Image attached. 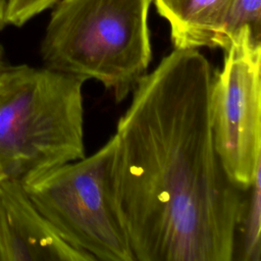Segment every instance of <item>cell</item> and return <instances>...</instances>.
<instances>
[{
	"mask_svg": "<svg viewBox=\"0 0 261 261\" xmlns=\"http://www.w3.org/2000/svg\"><path fill=\"white\" fill-rule=\"evenodd\" d=\"M58 0H7L6 22L22 27L44 10L53 7Z\"/></svg>",
	"mask_w": 261,
	"mask_h": 261,
	"instance_id": "10",
	"label": "cell"
},
{
	"mask_svg": "<svg viewBox=\"0 0 261 261\" xmlns=\"http://www.w3.org/2000/svg\"><path fill=\"white\" fill-rule=\"evenodd\" d=\"M223 51L210 88L212 136L225 173L246 191L261 172V39L244 28Z\"/></svg>",
	"mask_w": 261,
	"mask_h": 261,
	"instance_id": "5",
	"label": "cell"
},
{
	"mask_svg": "<svg viewBox=\"0 0 261 261\" xmlns=\"http://www.w3.org/2000/svg\"><path fill=\"white\" fill-rule=\"evenodd\" d=\"M213 73L199 50L173 49L117 121L114 199L136 261L234 260L246 191L214 147Z\"/></svg>",
	"mask_w": 261,
	"mask_h": 261,
	"instance_id": "1",
	"label": "cell"
},
{
	"mask_svg": "<svg viewBox=\"0 0 261 261\" xmlns=\"http://www.w3.org/2000/svg\"><path fill=\"white\" fill-rule=\"evenodd\" d=\"M116 138L98 151L22 184L59 237L94 261H136L113 186Z\"/></svg>",
	"mask_w": 261,
	"mask_h": 261,
	"instance_id": "4",
	"label": "cell"
},
{
	"mask_svg": "<svg viewBox=\"0 0 261 261\" xmlns=\"http://www.w3.org/2000/svg\"><path fill=\"white\" fill-rule=\"evenodd\" d=\"M0 261H94L63 241L20 182L0 178Z\"/></svg>",
	"mask_w": 261,
	"mask_h": 261,
	"instance_id": "6",
	"label": "cell"
},
{
	"mask_svg": "<svg viewBox=\"0 0 261 261\" xmlns=\"http://www.w3.org/2000/svg\"><path fill=\"white\" fill-rule=\"evenodd\" d=\"M261 173V172H260ZM260 173L246 190L242 216L238 225L236 253L239 260L260 261L261 259V185Z\"/></svg>",
	"mask_w": 261,
	"mask_h": 261,
	"instance_id": "8",
	"label": "cell"
},
{
	"mask_svg": "<svg viewBox=\"0 0 261 261\" xmlns=\"http://www.w3.org/2000/svg\"><path fill=\"white\" fill-rule=\"evenodd\" d=\"M5 64L3 63V58H2V50H1V48H0V74H1V71H2V69H3V66H4Z\"/></svg>",
	"mask_w": 261,
	"mask_h": 261,
	"instance_id": "12",
	"label": "cell"
},
{
	"mask_svg": "<svg viewBox=\"0 0 261 261\" xmlns=\"http://www.w3.org/2000/svg\"><path fill=\"white\" fill-rule=\"evenodd\" d=\"M85 82L44 66H3L0 178L22 185L86 156Z\"/></svg>",
	"mask_w": 261,
	"mask_h": 261,
	"instance_id": "2",
	"label": "cell"
},
{
	"mask_svg": "<svg viewBox=\"0 0 261 261\" xmlns=\"http://www.w3.org/2000/svg\"><path fill=\"white\" fill-rule=\"evenodd\" d=\"M167 21L174 49H224L223 31L232 0H152Z\"/></svg>",
	"mask_w": 261,
	"mask_h": 261,
	"instance_id": "7",
	"label": "cell"
},
{
	"mask_svg": "<svg viewBox=\"0 0 261 261\" xmlns=\"http://www.w3.org/2000/svg\"><path fill=\"white\" fill-rule=\"evenodd\" d=\"M152 0H58L40 54L49 69L101 83L124 100L152 60Z\"/></svg>",
	"mask_w": 261,
	"mask_h": 261,
	"instance_id": "3",
	"label": "cell"
},
{
	"mask_svg": "<svg viewBox=\"0 0 261 261\" xmlns=\"http://www.w3.org/2000/svg\"><path fill=\"white\" fill-rule=\"evenodd\" d=\"M6 8H7V0H0V31L7 24Z\"/></svg>",
	"mask_w": 261,
	"mask_h": 261,
	"instance_id": "11",
	"label": "cell"
},
{
	"mask_svg": "<svg viewBox=\"0 0 261 261\" xmlns=\"http://www.w3.org/2000/svg\"><path fill=\"white\" fill-rule=\"evenodd\" d=\"M249 28L261 37V0H232L224 25V48L242 29Z\"/></svg>",
	"mask_w": 261,
	"mask_h": 261,
	"instance_id": "9",
	"label": "cell"
}]
</instances>
